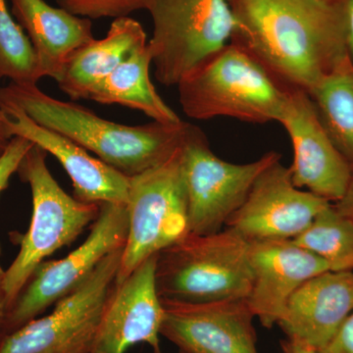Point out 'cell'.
<instances>
[{
  "label": "cell",
  "mask_w": 353,
  "mask_h": 353,
  "mask_svg": "<svg viewBox=\"0 0 353 353\" xmlns=\"http://www.w3.org/2000/svg\"><path fill=\"white\" fill-rule=\"evenodd\" d=\"M38 85L44 78L31 41L9 11L6 0H0V80Z\"/></svg>",
  "instance_id": "cell-23"
},
{
  "label": "cell",
  "mask_w": 353,
  "mask_h": 353,
  "mask_svg": "<svg viewBox=\"0 0 353 353\" xmlns=\"http://www.w3.org/2000/svg\"><path fill=\"white\" fill-rule=\"evenodd\" d=\"M4 270L0 265V334H1L2 325L7 312V303L6 294L3 290Z\"/></svg>",
  "instance_id": "cell-31"
},
{
  "label": "cell",
  "mask_w": 353,
  "mask_h": 353,
  "mask_svg": "<svg viewBox=\"0 0 353 353\" xmlns=\"http://www.w3.org/2000/svg\"><path fill=\"white\" fill-rule=\"evenodd\" d=\"M34 146L29 139L13 137L8 148L0 157V194L8 187L11 176L17 173L25 155ZM1 255V245H0Z\"/></svg>",
  "instance_id": "cell-25"
},
{
  "label": "cell",
  "mask_w": 353,
  "mask_h": 353,
  "mask_svg": "<svg viewBox=\"0 0 353 353\" xmlns=\"http://www.w3.org/2000/svg\"><path fill=\"white\" fill-rule=\"evenodd\" d=\"M12 137L8 134L6 125V113L0 106V157L6 152Z\"/></svg>",
  "instance_id": "cell-30"
},
{
  "label": "cell",
  "mask_w": 353,
  "mask_h": 353,
  "mask_svg": "<svg viewBox=\"0 0 353 353\" xmlns=\"http://www.w3.org/2000/svg\"><path fill=\"white\" fill-rule=\"evenodd\" d=\"M155 281L162 301L248 299L252 282L250 241L228 228L215 234H188L158 253Z\"/></svg>",
  "instance_id": "cell-4"
},
{
  "label": "cell",
  "mask_w": 353,
  "mask_h": 353,
  "mask_svg": "<svg viewBox=\"0 0 353 353\" xmlns=\"http://www.w3.org/2000/svg\"><path fill=\"white\" fill-rule=\"evenodd\" d=\"M283 350L284 353H319L310 345L299 341L290 340V339H288V341L283 343Z\"/></svg>",
  "instance_id": "cell-29"
},
{
  "label": "cell",
  "mask_w": 353,
  "mask_h": 353,
  "mask_svg": "<svg viewBox=\"0 0 353 353\" xmlns=\"http://www.w3.org/2000/svg\"><path fill=\"white\" fill-rule=\"evenodd\" d=\"M318 1L325 2V3L329 4H339L341 3L343 0H318Z\"/></svg>",
  "instance_id": "cell-32"
},
{
  "label": "cell",
  "mask_w": 353,
  "mask_h": 353,
  "mask_svg": "<svg viewBox=\"0 0 353 353\" xmlns=\"http://www.w3.org/2000/svg\"><path fill=\"white\" fill-rule=\"evenodd\" d=\"M182 148L164 163L130 178L129 228L116 284L190 234Z\"/></svg>",
  "instance_id": "cell-7"
},
{
  "label": "cell",
  "mask_w": 353,
  "mask_h": 353,
  "mask_svg": "<svg viewBox=\"0 0 353 353\" xmlns=\"http://www.w3.org/2000/svg\"><path fill=\"white\" fill-rule=\"evenodd\" d=\"M124 248L108 255L50 314L0 336V353H88L116 284Z\"/></svg>",
  "instance_id": "cell-9"
},
{
  "label": "cell",
  "mask_w": 353,
  "mask_h": 353,
  "mask_svg": "<svg viewBox=\"0 0 353 353\" xmlns=\"http://www.w3.org/2000/svg\"><path fill=\"white\" fill-rule=\"evenodd\" d=\"M308 94L353 171V64L350 59L341 61Z\"/></svg>",
  "instance_id": "cell-21"
},
{
  "label": "cell",
  "mask_w": 353,
  "mask_h": 353,
  "mask_svg": "<svg viewBox=\"0 0 353 353\" xmlns=\"http://www.w3.org/2000/svg\"><path fill=\"white\" fill-rule=\"evenodd\" d=\"M0 103L20 108L37 124L63 134L130 178L173 157L182 148L190 127L185 121L176 124L152 121L138 126L119 124L27 83L10 82L0 88Z\"/></svg>",
  "instance_id": "cell-2"
},
{
  "label": "cell",
  "mask_w": 353,
  "mask_h": 353,
  "mask_svg": "<svg viewBox=\"0 0 353 353\" xmlns=\"http://www.w3.org/2000/svg\"><path fill=\"white\" fill-rule=\"evenodd\" d=\"M278 123L292 141L294 161L290 170L294 185L331 203L340 201L353 171L323 125L310 95L290 90Z\"/></svg>",
  "instance_id": "cell-12"
},
{
  "label": "cell",
  "mask_w": 353,
  "mask_h": 353,
  "mask_svg": "<svg viewBox=\"0 0 353 353\" xmlns=\"http://www.w3.org/2000/svg\"><path fill=\"white\" fill-rule=\"evenodd\" d=\"M252 282L248 306L265 328L278 324L290 296L328 265L292 241H250Z\"/></svg>",
  "instance_id": "cell-16"
},
{
  "label": "cell",
  "mask_w": 353,
  "mask_h": 353,
  "mask_svg": "<svg viewBox=\"0 0 353 353\" xmlns=\"http://www.w3.org/2000/svg\"><path fill=\"white\" fill-rule=\"evenodd\" d=\"M11 13L31 41L44 77L59 81L72 55L94 39L92 23L44 0H10Z\"/></svg>",
  "instance_id": "cell-18"
},
{
  "label": "cell",
  "mask_w": 353,
  "mask_h": 353,
  "mask_svg": "<svg viewBox=\"0 0 353 353\" xmlns=\"http://www.w3.org/2000/svg\"><path fill=\"white\" fill-rule=\"evenodd\" d=\"M292 241L321 259L330 271L353 272V220L333 203Z\"/></svg>",
  "instance_id": "cell-22"
},
{
  "label": "cell",
  "mask_w": 353,
  "mask_h": 353,
  "mask_svg": "<svg viewBox=\"0 0 353 353\" xmlns=\"http://www.w3.org/2000/svg\"><path fill=\"white\" fill-rule=\"evenodd\" d=\"M157 259V254L146 259L114 285L88 353H126L138 343L162 353L159 336L164 306L155 281Z\"/></svg>",
  "instance_id": "cell-14"
},
{
  "label": "cell",
  "mask_w": 353,
  "mask_h": 353,
  "mask_svg": "<svg viewBox=\"0 0 353 353\" xmlns=\"http://www.w3.org/2000/svg\"><path fill=\"white\" fill-rule=\"evenodd\" d=\"M329 204L323 197L299 189L290 167L280 160L257 178L226 228L248 241H292Z\"/></svg>",
  "instance_id": "cell-11"
},
{
  "label": "cell",
  "mask_w": 353,
  "mask_h": 353,
  "mask_svg": "<svg viewBox=\"0 0 353 353\" xmlns=\"http://www.w3.org/2000/svg\"><path fill=\"white\" fill-rule=\"evenodd\" d=\"M319 353H353V310Z\"/></svg>",
  "instance_id": "cell-26"
},
{
  "label": "cell",
  "mask_w": 353,
  "mask_h": 353,
  "mask_svg": "<svg viewBox=\"0 0 353 353\" xmlns=\"http://www.w3.org/2000/svg\"><path fill=\"white\" fill-rule=\"evenodd\" d=\"M162 336L185 353H259L246 299L208 303L162 301Z\"/></svg>",
  "instance_id": "cell-13"
},
{
  "label": "cell",
  "mask_w": 353,
  "mask_h": 353,
  "mask_svg": "<svg viewBox=\"0 0 353 353\" xmlns=\"http://www.w3.org/2000/svg\"><path fill=\"white\" fill-rule=\"evenodd\" d=\"M143 26L130 17L114 19L108 34L94 39L72 55L57 83L72 101L88 99L132 51L148 43Z\"/></svg>",
  "instance_id": "cell-19"
},
{
  "label": "cell",
  "mask_w": 353,
  "mask_h": 353,
  "mask_svg": "<svg viewBox=\"0 0 353 353\" xmlns=\"http://www.w3.org/2000/svg\"><path fill=\"white\" fill-rule=\"evenodd\" d=\"M352 310L353 272L327 271L294 292L277 325L290 340L319 352Z\"/></svg>",
  "instance_id": "cell-17"
},
{
  "label": "cell",
  "mask_w": 353,
  "mask_h": 353,
  "mask_svg": "<svg viewBox=\"0 0 353 353\" xmlns=\"http://www.w3.org/2000/svg\"><path fill=\"white\" fill-rule=\"evenodd\" d=\"M232 43L289 90L310 92L347 57L343 2L229 0Z\"/></svg>",
  "instance_id": "cell-1"
},
{
  "label": "cell",
  "mask_w": 353,
  "mask_h": 353,
  "mask_svg": "<svg viewBox=\"0 0 353 353\" xmlns=\"http://www.w3.org/2000/svg\"><path fill=\"white\" fill-rule=\"evenodd\" d=\"M6 113L7 132L11 137L29 139L48 154L57 158L73 183L78 201L90 203L126 205L129 201L130 176L88 154L63 134L34 122L20 108L0 103Z\"/></svg>",
  "instance_id": "cell-15"
},
{
  "label": "cell",
  "mask_w": 353,
  "mask_h": 353,
  "mask_svg": "<svg viewBox=\"0 0 353 353\" xmlns=\"http://www.w3.org/2000/svg\"><path fill=\"white\" fill-rule=\"evenodd\" d=\"M46 154L34 145L17 171L31 188L32 213L29 230L20 241L19 253L4 270L7 310L39 265L75 241L101 212V204L78 201L60 187L46 164Z\"/></svg>",
  "instance_id": "cell-5"
},
{
  "label": "cell",
  "mask_w": 353,
  "mask_h": 353,
  "mask_svg": "<svg viewBox=\"0 0 353 353\" xmlns=\"http://www.w3.org/2000/svg\"><path fill=\"white\" fill-rule=\"evenodd\" d=\"M58 6L68 12L88 18L129 17L130 14L146 10L150 0H55Z\"/></svg>",
  "instance_id": "cell-24"
},
{
  "label": "cell",
  "mask_w": 353,
  "mask_h": 353,
  "mask_svg": "<svg viewBox=\"0 0 353 353\" xmlns=\"http://www.w3.org/2000/svg\"><path fill=\"white\" fill-rule=\"evenodd\" d=\"M343 10L345 19V48L347 58L353 64V0H343Z\"/></svg>",
  "instance_id": "cell-27"
},
{
  "label": "cell",
  "mask_w": 353,
  "mask_h": 353,
  "mask_svg": "<svg viewBox=\"0 0 353 353\" xmlns=\"http://www.w3.org/2000/svg\"><path fill=\"white\" fill-rule=\"evenodd\" d=\"M148 48L154 77L176 87L231 41L236 20L229 0H150Z\"/></svg>",
  "instance_id": "cell-6"
},
{
  "label": "cell",
  "mask_w": 353,
  "mask_h": 353,
  "mask_svg": "<svg viewBox=\"0 0 353 353\" xmlns=\"http://www.w3.org/2000/svg\"><path fill=\"white\" fill-rule=\"evenodd\" d=\"M129 219L126 205L101 203V212L83 245L66 257L39 265L7 310L1 334L21 328L77 289L105 259L124 248Z\"/></svg>",
  "instance_id": "cell-10"
},
{
  "label": "cell",
  "mask_w": 353,
  "mask_h": 353,
  "mask_svg": "<svg viewBox=\"0 0 353 353\" xmlns=\"http://www.w3.org/2000/svg\"><path fill=\"white\" fill-rule=\"evenodd\" d=\"M183 182L189 213V232L218 233L241 208L257 178L280 161L276 152L248 163H232L211 150L205 134L190 124L182 148Z\"/></svg>",
  "instance_id": "cell-8"
},
{
  "label": "cell",
  "mask_w": 353,
  "mask_h": 353,
  "mask_svg": "<svg viewBox=\"0 0 353 353\" xmlns=\"http://www.w3.org/2000/svg\"><path fill=\"white\" fill-rule=\"evenodd\" d=\"M179 353H185V352H180V350H179Z\"/></svg>",
  "instance_id": "cell-33"
},
{
  "label": "cell",
  "mask_w": 353,
  "mask_h": 353,
  "mask_svg": "<svg viewBox=\"0 0 353 353\" xmlns=\"http://www.w3.org/2000/svg\"><path fill=\"white\" fill-rule=\"evenodd\" d=\"M333 204L341 214L345 215L353 220V175L345 194H343L340 201Z\"/></svg>",
  "instance_id": "cell-28"
},
{
  "label": "cell",
  "mask_w": 353,
  "mask_h": 353,
  "mask_svg": "<svg viewBox=\"0 0 353 353\" xmlns=\"http://www.w3.org/2000/svg\"><path fill=\"white\" fill-rule=\"evenodd\" d=\"M152 55L148 43L132 51L97 88L88 99L101 104H119L141 111L152 121L176 124L182 122L158 94L150 78Z\"/></svg>",
  "instance_id": "cell-20"
},
{
  "label": "cell",
  "mask_w": 353,
  "mask_h": 353,
  "mask_svg": "<svg viewBox=\"0 0 353 353\" xmlns=\"http://www.w3.org/2000/svg\"><path fill=\"white\" fill-rule=\"evenodd\" d=\"M176 88L183 112L192 119L227 117L253 124L278 122L290 92L232 41Z\"/></svg>",
  "instance_id": "cell-3"
}]
</instances>
